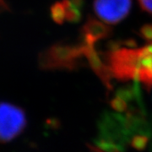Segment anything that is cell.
I'll return each instance as SVG.
<instances>
[{
    "mask_svg": "<svg viewBox=\"0 0 152 152\" xmlns=\"http://www.w3.org/2000/svg\"><path fill=\"white\" fill-rule=\"evenodd\" d=\"M142 10L146 13L152 15V0H138Z\"/></svg>",
    "mask_w": 152,
    "mask_h": 152,
    "instance_id": "5",
    "label": "cell"
},
{
    "mask_svg": "<svg viewBox=\"0 0 152 152\" xmlns=\"http://www.w3.org/2000/svg\"><path fill=\"white\" fill-rule=\"evenodd\" d=\"M102 81L110 88L111 80L134 82L152 88V38L140 46L125 44L115 46L104 57Z\"/></svg>",
    "mask_w": 152,
    "mask_h": 152,
    "instance_id": "1",
    "label": "cell"
},
{
    "mask_svg": "<svg viewBox=\"0 0 152 152\" xmlns=\"http://www.w3.org/2000/svg\"><path fill=\"white\" fill-rule=\"evenodd\" d=\"M77 1L64 0L63 3H59L55 6L53 10V17L57 21H64L65 20H72L74 18L79 15Z\"/></svg>",
    "mask_w": 152,
    "mask_h": 152,
    "instance_id": "4",
    "label": "cell"
},
{
    "mask_svg": "<svg viewBox=\"0 0 152 152\" xmlns=\"http://www.w3.org/2000/svg\"><path fill=\"white\" fill-rule=\"evenodd\" d=\"M27 118L24 110L10 102H0V142L12 141L24 131Z\"/></svg>",
    "mask_w": 152,
    "mask_h": 152,
    "instance_id": "2",
    "label": "cell"
},
{
    "mask_svg": "<svg viewBox=\"0 0 152 152\" xmlns=\"http://www.w3.org/2000/svg\"><path fill=\"white\" fill-rule=\"evenodd\" d=\"M151 89H152V88H151ZM149 91H150V90H149Z\"/></svg>",
    "mask_w": 152,
    "mask_h": 152,
    "instance_id": "6",
    "label": "cell"
},
{
    "mask_svg": "<svg viewBox=\"0 0 152 152\" xmlns=\"http://www.w3.org/2000/svg\"><path fill=\"white\" fill-rule=\"evenodd\" d=\"M132 0H94V13L105 25H117L129 15Z\"/></svg>",
    "mask_w": 152,
    "mask_h": 152,
    "instance_id": "3",
    "label": "cell"
}]
</instances>
